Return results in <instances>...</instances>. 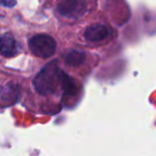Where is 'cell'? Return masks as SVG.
<instances>
[{
    "label": "cell",
    "mask_w": 156,
    "mask_h": 156,
    "mask_svg": "<svg viewBox=\"0 0 156 156\" xmlns=\"http://www.w3.org/2000/svg\"><path fill=\"white\" fill-rule=\"evenodd\" d=\"M33 85L36 92L42 97L63 94L65 96H74L78 91V87L73 80L60 69L54 62L46 65L35 77Z\"/></svg>",
    "instance_id": "1"
},
{
    "label": "cell",
    "mask_w": 156,
    "mask_h": 156,
    "mask_svg": "<svg viewBox=\"0 0 156 156\" xmlns=\"http://www.w3.org/2000/svg\"><path fill=\"white\" fill-rule=\"evenodd\" d=\"M27 44L29 51L40 58H51L57 49V42L54 37L44 33L32 36L28 39Z\"/></svg>",
    "instance_id": "2"
},
{
    "label": "cell",
    "mask_w": 156,
    "mask_h": 156,
    "mask_svg": "<svg viewBox=\"0 0 156 156\" xmlns=\"http://www.w3.org/2000/svg\"><path fill=\"white\" fill-rule=\"evenodd\" d=\"M112 36V28L102 22H95L88 25L83 32L82 38L88 44H102L110 40Z\"/></svg>",
    "instance_id": "3"
},
{
    "label": "cell",
    "mask_w": 156,
    "mask_h": 156,
    "mask_svg": "<svg viewBox=\"0 0 156 156\" xmlns=\"http://www.w3.org/2000/svg\"><path fill=\"white\" fill-rule=\"evenodd\" d=\"M88 3L85 1H61L58 4L57 11L62 17L76 20L86 13Z\"/></svg>",
    "instance_id": "4"
},
{
    "label": "cell",
    "mask_w": 156,
    "mask_h": 156,
    "mask_svg": "<svg viewBox=\"0 0 156 156\" xmlns=\"http://www.w3.org/2000/svg\"><path fill=\"white\" fill-rule=\"evenodd\" d=\"M18 44L16 38L10 33H4L1 36V54L5 58H11L16 55Z\"/></svg>",
    "instance_id": "5"
},
{
    "label": "cell",
    "mask_w": 156,
    "mask_h": 156,
    "mask_svg": "<svg viewBox=\"0 0 156 156\" xmlns=\"http://www.w3.org/2000/svg\"><path fill=\"white\" fill-rule=\"evenodd\" d=\"M63 59L68 67L78 68L87 60V53L81 49H69L64 54Z\"/></svg>",
    "instance_id": "6"
}]
</instances>
